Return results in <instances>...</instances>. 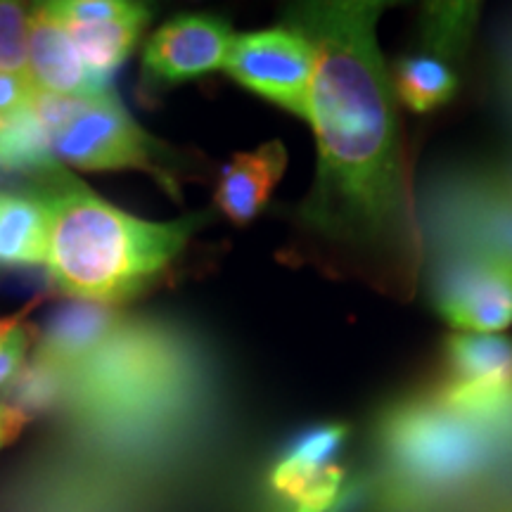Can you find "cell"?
<instances>
[{
    "label": "cell",
    "instance_id": "2e32d148",
    "mask_svg": "<svg viewBox=\"0 0 512 512\" xmlns=\"http://www.w3.org/2000/svg\"><path fill=\"white\" fill-rule=\"evenodd\" d=\"M0 169L41 176V181L57 171L53 140L31 107L0 121Z\"/></svg>",
    "mask_w": 512,
    "mask_h": 512
},
{
    "label": "cell",
    "instance_id": "7a4b0ae2",
    "mask_svg": "<svg viewBox=\"0 0 512 512\" xmlns=\"http://www.w3.org/2000/svg\"><path fill=\"white\" fill-rule=\"evenodd\" d=\"M43 192L50 207L48 278L76 302L117 306L169 268L204 216L145 221L105 202L57 169Z\"/></svg>",
    "mask_w": 512,
    "mask_h": 512
},
{
    "label": "cell",
    "instance_id": "ac0fdd59",
    "mask_svg": "<svg viewBox=\"0 0 512 512\" xmlns=\"http://www.w3.org/2000/svg\"><path fill=\"white\" fill-rule=\"evenodd\" d=\"M31 306L10 318H0V389L15 380L24 363L29 361L31 344H36L38 332H31V325H27Z\"/></svg>",
    "mask_w": 512,
    "mask_h": 512
},
{
    "label": "cell",
    "instance_id": "7c38bea8",
    "mask_svg": "<svg viewBox=\"0 0 512 512\" xmlns=\"http://www.w3.org/2000/svg\"><path fill=\"white\" fill-rule=\"evenodd\" d=\"M126 318L117 306L74 302L55 311L48 318L46 328L36 337V356L55 363L57 368L67 370L83 361L119 328Z\"/></svg>",
    "mask_w": 512,
    "mask_h": 512
},
{
    "label": "cell",
    "instance_id": "30bf717a",
    "mask_svg": "<svg viewBox=\"0 0 512 512\" xmlns=\"http://www.w3.org/2000/svg\"><path fill=\"white\" fill-rule=\"evenodd\" d=\"M347 434V425H320L302 434L275 465L273 489L297 503V508L304 503H335L344 482L337 453L342 451Z\"/></svg>",
    "mask_w": 512,
    "mask_h": 512
},
{
    "label": "cell",
    "instance_id": "8992f818",
    "mask_svg": "<svg viewBox=\"0 0 512 512\" xmlns=\"http://www.w3.org/2000/svg\"><path fill=\"white\" fill-rule=\"evenodd\" d=\"M155 143L114 98H95L53 136V155L81 171L140 169L157 174Z\"/></svg>",
    "mask_w": 512,
    "mask_h": 512
},
{
    "label": "cell",
    "instance_id": "e0dca14e",
    "mask_svg": "<svg viewBox=\"0 0 512 512\" xmlns=\"http://www.w3.org/2000/svg\"><path fill=\"white\" fill-rule=\"evenodd\" d=\"M29 15L27 5L0 0V74L29 72Z\"/></svg>",
    "mask_w": 512,
    "mask_h": 512
},
{
    "label": "cell",
    "instance_id": "ba28073f",
    "mask_svg": "<svg viewBox=\"0 0 512 512\" xmlns=\"http://www.w3.org/2000/svg\"><path fill=\"white\" fill-rule=\"evenodd\" d=\"M235 34L226 19L185 12L164 22L147 41L143 67L164 83H183L226 67Z\"/></svg>",
    "mask_w": 512,
    "mask_h": 512
},
{
    "label": "cell",
    "instance_id": "5bb4252c",
    "mask_svg": "<svg viewBox=\"0 0 512 512\" xmlns=\"http://www.w3.org/2000/svg\"><path fill=\"white\" fill-rule=\"evenodd\" d=\"M448 57H453L451 50L434 46V43L422 53L415 50L401 57L396 67L389 69L396 100L418 114L448 105L458 93V74Z\"/></svg>",
    "mask_w": 512,
    "mask_h": 512
},
{
    "label": "cell",
    "instance_id": "6da1fadb",
    "mask_svg": "<svg viewBox=\"0 0 512 512\" xmlns=\"http://www.w3.org/2000/svg\"><path fill=\"white\" fill-rule=\"evenodd\" d=\"M382 12V3H304L287 12L316 53L306 119L318 169L299 223L325 266L408 302L422 235L399 100L375 36Z\"/></svg>",
    "mask_w": 512,
    "mask_h": 512
},
{
    "label": "cell",
    "instance_id": "277c9868",
    "mask_svg": "<svg viewBox=\"0 0 512 512\" xmlns=\"http://www.w3.org/2000/svg\"><path fill=\"white\" fill-rule=\"evenodd\" d=\"M486 427L491 425L467 418L439 399L396 408L382 427L394 482L413 496L451 494L472 482L491 460Z\"/></svg>",
    "mask_w": 512,
    "mask_h": 512
},
{
    "label": "cell",
    "instance_id": "9c48e42d",
    "mask_svg": "<svg viewBox=\"0 0 512 512\" xmlns=\"http://www.w3.org/2000/svg\"><path fill=\"white\" fill-rule=\"evenodd\" d=\"M29 81L36 91L64 98H105L110 81H102L86 67L67 27L50 17L41 5L29 15Z\"/></svg>",
    "mask_w": 512,
    "mask_h": 512
},
{
    "label": "cell",
    "instance_id": "d6986e66",
    "mask_svg": "<svg viewBox=\"0 0 512 512\" xmlns=\"http://www.w3.org/2000/svg\"><path fill=\"white\" fill-rule=\"evenodd\" d=\"M41 8L62 24H100L124 17L133 3L124 0H57L41 3Z\"/></svg>",
    "mask_w": 512,
    "mask_h": 512
},
{
    "label": "cell",
    "instance_id": "5b68a950",
    "mask_svg": "<svg viewBox=\"0 0 512 512\" xmlns=\"http://www.w3.org/2000/svg\"><path fill=\"white\" fill-rule=\"evenodd\" d=\"M223 69L259 98L297 117L306 119L309 114L316 53L302 31L275 27L235 36Z\"/></svg>",
    "mask_w": 512,
    "mask_h": 512
},
{
    "label": "cell",
    "instance_id": "ffe728a7",
    "mask_svg": "<svg viewBox=\"0 0 512 512\" xmlns=\"http://www.w3.org/2000/svg\"><path fill=\"white\" fill-rule=\"evenodd\" d=\"M34 98V86L27 76L0 74V121L27 110Z\"/></svg>",
    "mask_w": 512,
    "mask_h": 512
},
{
    "label": "cell",
    "instance_id": "3957f363",
    "mask_svg": "<svg viewBox=\"0 0 512 512\" xmlns=\"http://www.w3.org/2000/svg\"><path fill=\"white\" fill-rule=\"evenodd\" d=\"M202 373L183 332L126 316L93 354L64 370L62 406L107 437L147 434L188 411Z\"/></svg>",
    "mask_w": 512,
    "mask_h": 512
},
{
    "label": "cell",
    "instance_id": "9a60e30c",
    "mask_svg": "<svg viewBox=\"0 0 512 512\" xmlns=\"http://www.w3.org/2000/svg\"><path fill=\"white\" fill-rule=\"evenodd\" d=\"M152 10L143 3H133L124 17L100 24H64L72 36L76 50L91 72L102 81H112L117 72L138 46L143 29L150 22Z\"/></svg>",
    "mask_w": 512,
    "mask_h": 512
},
{
    "label": "cell",
    "instance_id": "4fadbf2b",
    "mask_svg": "<svg viewBox=\"0 0 512 512\" xmlns=\"http://www.w3.org/2000/svg\"><path fill=\"white\" fill-rule=\"evenodd\" d=\"M50 207L43 195L0 192V268L46 266Z\"/></svg>",
    "mask_w": 512,
    "mask_h": 512
},
{
    "label": "cell",
    "instance_id": "52a82bcc",
    "mask_svg": "<svg viewBox=\"0 0 512 512\" xmlns=\"http://www.w3.org/2000/svg\"><path fill=\"white\" fill-rule=\"evenodd\" d=\"M434 304L458 332L505 330L512 323V256L486 249L456 256L439 275Z\"/></svg>",
    "mask_w": 512,
    "mask_h": 512
},
{
    "label": "cell",
    "instance_id": "7402d4cb",
    "mask_svg": "<svg viewBox=\"0 0 512 512\" xmlns=\"http://www.w3.org/2000/svg\"><path fill=\"white\" fill-rule=\"evenodd\" d=\"M328 508H332V505H325V503H304V505H299L297 512H325Z\"/></svg>",
    "mask_w": 512,
    "mask_h": 512
},
{
    "label": "cell",
    "instance_id": "8fae6325",
    "mask_svg": "<svg viewBox=\"0 0 512 512\" xmlns=\"http://www.w3.org/2000/svg\"><path fill=\"white\" fill-rule=\"evenodd\" d=\"M285 169L287 150L280 140L259 145L252 152H240L223 166L214 204L235 226H247L271 200Z\"/></svg>",
    "mask_w": 512,
    "mask_h": 512
},
{
    "label": "cell",
    "instance_id": "44dd1931",
    "mask_svg": "<svg viewBox=\"0 0 512 512\" xmlns=\"http://www.w3.org/2000/svg\"><path fill=\"white\" fill-rule=\"evenodd\" d=\"M27 422H29L27 413L19 411V408L12 406V403L0 401V451L19 437V432L27 427Z\"/></svg>",
    "mask_w": 512,
    "mask_h": 512
}]
</instances>
